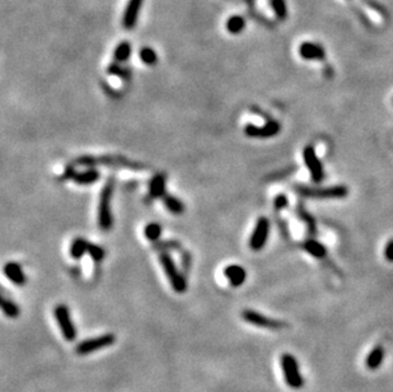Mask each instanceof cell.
Instances as JSON below:
<instances>
[{
  "instance_id": "cell-24",
  "label": "cell",
  "mask_w": 393,
  "mask_h": 392,
  "mask_svg": "<svg viewBox=\"0 0 393 392\" xmlns=\"http://www.w3.org/2000/svg\"><path fill=\"white\" fill-rule=\"evenodd\" d=\"M246 27V20L239 16H233L231 17L227 22V30L233 35H238L242 31L245 30Z\"/></svg>"
},
{
  "instance_id": "cell-6",
  "label": "cell",
  "mask_w": 393,
  "mask_h": 392,
  "mask_svg": "<svg viewBox=\"0 0 393 392\" xmlns=\"http://www.w3.org/2000/svg\"><path fill=\"white\" fill-rule=\"evenodd\" d=\"M270 221L266 217H260L254 224L253 231H252L251 237L248 241V246L254 252H258L265 247L268 243V236H270Z\"/></svg>"
},
{
  "instance_id": "cell-25",
  "label": "cell",
  "mask_w": 393,
  "mask_h": 392,
  "mask_svg": "<svg viewBox=\"0 0 393 392\" xmlns=\"http://www.w3.org/2000/svg\"><path fill=\"white\" fill-rule=\"evenodd\" d=\"M1 310L4 315L9 318H17L19 316V307L17 306L13 300L7 299V298H1Z\"/></svg>"
},
{
  "instance_id": "cell-22",
  "label": "cell",
  "mask_w": 393,
  "mask_h": 392,
  "mask_svg": "<svg viewBox=\"0 0 393 392\" xmlns=\"http://www.w3.org/2000/svg\"><path fill=\"white\" fill-rule=\"evenodd\" d=\"M131 55V45L127 41H124L115 49V61L116 63H125Z\"/></svg>"
},
{
  "instance_id": "cell-27",
  "label": "cell",
  "mask_w": 393,
  "mask_h": 392,
  "mask_svg": "<svg viewBox=\"0 0 393 392\" xmlns=\"http://www.w3.org/2000/svg\"><path fill=\"white\" fill-rule=\"evenodd\" d=\"M154 250H158L161 252H167V251H179L181 248V243L179 241H163V242H157L153 246Z\"/></svg>"
},
{
  "instance_id": "cell-33",
  "label": "cell",
  "mask_w": 393,
  "mask_h": 392,
  "mask_svg": "<svg viewBox=\"0 0 393 392\" xmlns=\"http://www.w3.org/2000/svg\"><path fill=\"white\" fill-rule=\"evenodd\" d=\"M181 261H182V266H183V269H185L186 271L190 270V266H191V256H190L189 252H183L182 254V257H181Z\"/></svg>"
},
{
  "instance_id": "cell-20",
  "label": "cell",
  "mask_w": 393,
  "mask_h": 392,
  "mask_svg": "<svg viewBox=\"0 0 393 392\" xmlns=\"http://www.w3.org/2000/svg\"><path fill=\"white\" fill-rule=\"evenodd\" d=\"M383 359H384L383 346L378 345L369 353V355L367 356V360H365V364H367L368 368L374 371V369L379 368L380 364L383 363Z\"/></svg>"
},
{
  "instance_id": "cell-18",
  "label": "cell",
  "mask_w": 393,
  "mask_h": 392,
  "mask_svg": "<svg viewBox=\"0 0 393 392\" xmlns=\"http://www.w3.org/2000/svg\"><path fill=\"white\" fill-rule=\"evenodd\" d=\"M89 244L90 242H88L86 238L76 237L75 240H73V242L70 243L69 248V254L70 256H71V259H74V260H80L84 255L88 254Z\"/></svg>"
},
{
  "instance_id": "cell-28",
  "label": "cell",
  "mask_w": 393,
  "mask_h": 392,
  "mask_svg": "<svg viewBox=\"0 0 393 392\" xmlns=\"http://www.w3.org/2000/svg\"><path fill=\"white\" fill-rule=\"evenodd\" d=\"M271 7L279 19L284 20L287 17V8L284 0H271Z\"/></svg>"
},
{
  "instance_id": "cell-30",
  "label": "cell",
  "mask_w": 393,
  "mask_h": 392,
  "mask_svg": "<svg viewBox=\"0 0 393 392\" xmlns=\"http://www.w3.org/2000/svg\"><path fill=\"white\" fill-rule=\"evenodd\" d=\"M107 72H108L109 75L120 76V78H123V79L129 78V70L125 69V68H123V66L120 65L119 63L111 64V65L108 66V69H107Z\"/></svg>"
},
{
  "instance_id": "cell-3",
  "label": "cell",
  "mask_w": 393,
  "mask_h": 392,
  "mask_svg": "<svg viewBox=\"0 0 393 392\" xmlns=\"http://www.w3.org/2000/svg\"><path fill=\"white\" fill-rule=\"evenodd\" d=\"M159 262L162 265V269L164 271L165 277L168 278V281L171 284L172 289L176 293L182 294L187 290V281L186 278L179 273V267L176 266L175 261L171 257L168 252H161L159 255Z\"/></svg>"
},
{
  "instance_id": "cell-17",
  "label": "cell",
  "mask_w": 393,
  "mask_h": 392,
  "mask_svg": "<svg viewBox=\"0 0 393 392\" xmlns=\"http://www.w3.org/2000/svg\"><path fill=\"white\" fill-rule=\"evenodd\" d=\"M101 177V173H99L98 169L96 168H89V169H86L83 172H74L73 180L76 185H82V186H86V185H92L96 184L97 181Z\"/></svg>"
},
{
  "instance_id": "cell-26",
  "label": "cell",
  "mask_w": 393,
  "mask_h": 392,
  "mask_svg": "<svg viewBox=\"0 0 393 392\" xmlns=\"http://www.w3.org/2000/svg\"><path fill=\"white\" fill-rule=\"evenodd\" d=\"M139 57L143 63L149 66L156 65L157 61H158V56H157V53L153 49H150V47H144V49L140 50Z\"/></svg>"
},
{
  "instance_id": "cell-23",
  "label": "cell",
  "mask_w": 393,
  "mask_h": 392,
  "mask_svg": "<svg viewBox=\"0 0 393 392\" xmlns=\"http://www.w3.org/2000/svg\"><path fill=\"white\" fill-rule=\"evenodd\" d=\"M144 236L150 242H157L161 238V236H162V227H161V224L156 223V222L146 224L145 228H144Z\"/></svg>"
},
{
  "instance_id": "cell-14",
  "label": "cell",
  "mask_w": 393,
  "mask_h": 392,
  "mask_svg": "<svg viewBox=\"0 0 393 392\" xmlns=\"http://www.w3.org/2000/svg\"><path fill=\"white\" fill-rule=\"evenodd\" d=\"M143 1L144 0H129V3L126 5L125 14H124L123 19V24L126 30H132L135 27Z\"/></svg>"
},
{
  "instance_id": "cell-15",
  "label": "cell",
  "mask_w": 393,
  "mask_h": 392,
  "mask_svg": "<svg viewBox=\"0 0 393 392\" xmlns=\"http://www.w3.org/2000/svg\"><path fill=\"white\" fill-rule=\"evenodd\" d=\"M4 275L8 278L9 281L19 287L24 285L27 281L26 274L18 262H7L4 265Z\"/></svg>"
},
{
  "instance_id": "cell-29",
  "label": "cell",
  "mask_w": 393,
  "mask_h": 392,
  "mask_svg": "<svg viewBox=\"0 0 393 392\" xmlns=\"http://www.w3.org/2000/svg\"><path fill=\"white\" fill-rule=\"evenodd\" d=\"M88 255H89L90 259H92L94 262H102L103 259H105V255H106V252H105L103 247H101V246H98V244L90 243L89 250H88Z\"/></svg>"
},
{
  "instance_id": "cell-21",
  "label": "cell",
  "mask_w": 393,
  "mask_h": 392,
  "mask_svg": "<svg viewBox=\"0 0 393 392\" xmlns=\"http://www.w3.org/2000/svg\"><path fill=\"white\" fill-rule=\"evenodd\" d=\"M162 200L163 203H164L165 209H167L169 213H172V214L179 215L185 211V205H183V203H182L179 198L173 196V195L165 194L162 198Z\"/></svg>"
},
{
  "instance_id": "cell-4",
  "label": "cell",
  "mask_w": 393,
  "mask_h": 392,
  "mask_svg": "<svg viewBox=\"0 0 393 392\" xmlns=\"http://www.w3.org/2000/svg\"><path fill=\"white\" fill-rule=\"evenodd\" d=\"M294 190L304 198L322 199V200H324V199H344L349 194V190L344 185H337V186H330V187L323 188H314L297 185Z\"/></svg>"
},
{
  "instance_id": "cell-2",
  "label": "cell",
  "mask_w": 393,
  "mask_h": 392,
  "mask_svg": "<svg viewBox=\"0 0 393 392\" xmlns=\"http://www.w3.org/2000/svg\"><path fill=\"white\" fill-rule=\"evenodd\" d=\"M113 190H115V178H108V181L103 186L98 203V227L101 231L108 232L113 225L111 201H112Z\"/></svg>"
},
{
  "instance_id": "cell-32",
  "label": "cell",
  "mask_w": 393,
  "mask_h": 392,
  "mask_svg": "<svg viewBox=\"0 0 393 392\" xmlns=\"http://www.w3.org/2000/svg\"><path fill=\"white\" fill-rule=\"evenodd\" d=\"M384 259L388 262H393V238L387 242L386 247H384Z\"/></svg>"
},
{
  "instance_id": "cell-9",
  "label": "cell",
  "mask_w": 393,
  "mask_h": 392,
  "mask_svg": "<svg viewBox=\"0 0 393 392\" xmlns=\"http://www.w3.org/2000/svg\"><path fill=\"white\" fill-rule=\"evenodd\" d=\"M241 316L243 321L251 323L253 326L265 327V329L270 330H283L284 327H286V323L283 321L270 318V317L265 316L262 313L256 312L253 310H245L241 313Z\"/></svg>"
},
{
  "instance_id": "cell-31",
  "label": "cell",
  "mask_w": 393,
  "mask_h": 392,
  "mask_svg": "<svg viewBox=\"0 0 393 392\" xmlns=\"http://www.w3.org/2000/svg\"><path fill=\"white\" fill-rule=\"evenodd\" d=\"M289 204V200H287V196L284 194L278 195L276 198L274 199V209L276 211H280L283 209H285Z\"/></svg>"
},
{
  "instance_id": "cell-12",
  "label": "cell",
  "mask_w": 393,
  "mask_h": 392,
  "mask_svg": "<svg viewBox=\"0 0 393 392\" xmlns=\"http://www.w3.org/2000/svg\"><path fill=\"white\" fill-rule=\"evenodd\" d=\"M225 279L228 280V283L231 284V287L238 288L243 285L247 279V271L243 266L237 264H231L227 265L223 270Z\"/></svg>"
},
{
  "instance_id": "cell-11",
  "label": "cell",
  "mask_w": 393,
  "mask_h": 392,
  "mask_svg": "<svg viewBox=\"0 0 393 392\" xmlns=\"http://www.w3.org/2000/svg\"><path fill=\"white\" fill-rule=\"evenodd\" d=\"M280 130V122H278L276 120H270V121L266 122L261 128L253 125V124H247L245 126V134L247 136H250V138H272V136L278 135Z\"/></svg>"
},
{
  "instance_id": "cell-5",
  "label": "cell",
  "mask_w": 393,
  "mask_h": 392,
  "mask_svg": "<svg viewBox=\"0 0 393 392\" xmlns=\"http://www.w3.org/2000/svg\"><path fill=\"white\" fill-rule=\"evenodd\" d=\"M280 364L284 373L285 382L291 389H301L304 385V379L299 371V364L291 354H283L280 358Z\"/></svg>"
},
{
  "instance_id": "cell-19",
  "label": "cell",
  "mask_w": 393,
  "mask_h": 392,
  "mask_svg": "<svg viewBox=\"0 0 393 392\" xmlns=\"http://www.w3.org/2000/svg\"><path fill=\"white\" fill-rule=\"evenodd\" d=\"M303 248L307 251L308 254L312 255L316 259H324V256H327V250L324 247L323 244L318 242L316 240H308L303 243Z\"/></svg>"
},
{
  "instance_id": "cell-1",
  "label": "cell",
  "mask_w": 393,
  "mask_h": 392,
  "mask_svg": "<svg viewBox=\"0 0 393 392\" xmlns=\"http://www.w3.org/2000/svg\"><path fill=\"white\" fill-rule=\"evenodd\" d=\"M76 165L86 166V167H92V166H107V167L115 168H126V169H132V171H142L145 169L144 165L138 163V162L129 161L125 157H119V155H105V157H93V155H84L75 161Z\"/></svg>"
},
{
  "instance_id": "cell-7",
  "label": "cell",
  "mask_w": 393,
  "mask_h": 392,
  "mask_svg": "<svg viewBox=\"0 0 393 392\" xmlns=\"http://www.w3.org/2000/svg\"><path fill=\"white\" fill-rule=\"evenodd\" d=\"M54 315L56 318V322L60 327V331L63 334L64 339L66 341H74L76 339V329L74 325L71 316H70L69 308L65 304H57L54 310Z\"/></svg>"
},
{
  "instance_id": "cell-8",
  "label": "cell",
  "mask_w": 393,
  "mask_h": 392,
  "mask_svg": "<svg viewBox=\"0 0 393 392\" xmlns=\"http://www.w3.org/2000/svg\"><path fill=\"white\" fill-rule=\"evenodd\" d=\"M115 341L116 336L113 334H103V335L93 337V339H87L80 344H78L75 352L78 355H87V354L98 352V350L105 349L107 346L113 345Z\"/></svg>"
},
{
  "instance_id": "cell-16",
  "label": "cell",
  "mask_w": 393,
  "mask_h": 392,
  "mask_svg": "<svg viewBox=\"0 0 393 392\" xmlns=\"http://www.w3.org/2000/svg\"><path fill=\"white\" fill-rule=\"evenodd\" d=\"M165 178L164 175L158 173L150 180L149 182V196L152 199H162L167 192H165Z\"/></svg>"
},
{
  "instance_id": "cell-10",
  "label": "cell",
  "mask_w": 393,
  "mask_h": 392,
  "mask_svg": "<svg viewBox=\"0 0 393 392\" xmlns=\"http://www.w3.org/2000/svg\"><path fill=\"white\" fill-rule=\"evenodd\" d=\"M303 161L307 166L308 171L311 173L312 181L318 184L324 178V171H323V166L321 163V161L318 159L317 154H316V150L312 145H308L305 148L303 149Z\"/></svg>"
},
{
  "instance_id": "cell-13",
  "label": "cell",
  "mask_w": 393,
  "mask_h": 392,
  "mask_svg": "<svg viewBox=\"0 0 393 392\" xmlns=\"http://www.w3.org/2000/svg\"><path fill=\"white\" fill-rule=\"evenodd\" d=\"M299 55L305 60H321L326 59V51L321 45L314 42H303L299 47Z\"/></svg>"
}]
</instances>
